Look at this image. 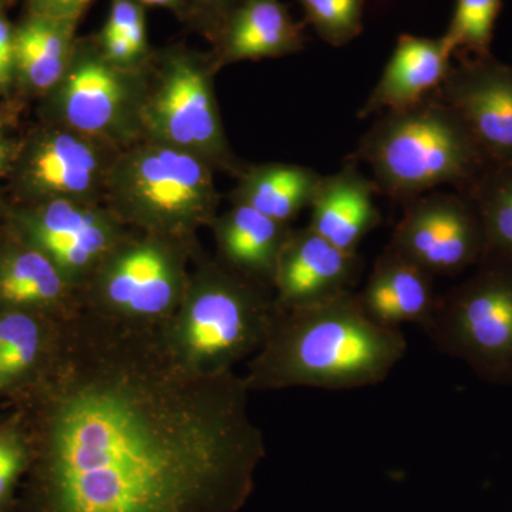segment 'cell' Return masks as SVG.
I'll return each mask as SVG.
<instances>
[{"instance_id":"ac0fdd59","label":"cell","mask_w":512,"mask_h":512,"mask_svg":"<svg viewBox=\"0 0 512 512\" xmlns=\"http://www.w3.org/2000/svg\"><path fill=\"white\" fill-rule=\"evenodd\" d=\"M359 299L370 318L387 328H423L439 302L434 275L387 245L376 259Z\"/></svg>"},{"instance_id":"5b68a950","label":"cell","mask_w":512,"mask_h":512,"mask_svg":"<svg viewBox=\"0 0 512 512\" xmlns=\"http://www.w3.org/2000/svg\"><path fill=\"white\" fill-rule=\"evenodd\" d=\"M214 173L194 154L143 140L117 157L104 204L127 228L200 247L198 231L220 207Z\"/></svg>"},{"instance_id":"30bf717a","label":"cell","mask_w":512,"mask_h":512,"mask_svg":"<svg viewBox=\"0 0 512 512\" xmlns=\"http://www.w3.org/2000/svg\"><path fill=\"white\" fill-rule=\"evenodd\" d=\"M12 217L16 237L42 251L80 293L131 232L101 202L37 201Z\"/></svg>"},{"instance_id":"2e32d148","label":"cell","mask_w":512,"mask_h":512,"mask_svg":"<svg viewBox=\"0 0 512 512\" xmlns=\"http://www.w3.org/2000/svg\"><path fill=\"white\" fill-rule=\"evenodd\" d=\"M376 192L375 181L360 171L359 160L349 158L338 173L323 175L309 207L308 227L336 248L357 252L360 242L382 222Z\"/></svg>"},{"instance_id":"603a6c76","label":"cell","mask_w":512,"mask_h":512,"mask_svg":"<svg viewBox=\"0 0 512 512\" xmlns=\"http://www.w3.org/2000/svg\"><path fill=\"white\" fill-rule=\"evenodd\" d=\"M62 315L0 309V390L29 382L45 362Z\"/></svg>"},{"instance_id":"3957f363","label":"cell","mask_w":512,"mask_h":512,"mask_svg":"<svg viewBox=\"0 0 512 512\" xmlns=\"http://www.w3.org/2000/svg\"><path fill=\"white\" fill-rule=\"evenodd\" d=\"M377 191L407 202L451 185L461 192L488 164L483 151L439 93L407 109L380 114L357 147Z\"/></svg>"},{"instance_id":"9c48e42d","label":"cell","mask_w":512,"mask_h":512,"mask_svg":"<svg viewBox=\"0 0 512 512\" xmlns=\"http://www.w3.org/2000/svg\"><path fill=\"white\" fill-rule=\"evenodd\" d=\"M150 64L121 67L101 52L96 36L77 37L69 67L50 97L59 126L126 150L143 141Z\"/></svg>"},{"instance_id":"1f68e13d","label":"cell","mask_w":512,"mask_h":512,"mask_svg":"<svg viewBox=\"0 0 512 512\" xmlns=\"http://www.w3.org/2000/svg\"><path fill=\"white\" fill-rule=\"evenodd\" d=\"M143 6H161V8L170 9L180 18H187L191 13V6L188 0H137Z\"/></svg>"},{"instance_id":"9a60e30c","label":"cell","mask_w":512,"mask_h":512,"mask_svg":"<svg viewBox=\"0 0 512 512\" xmlns=\"http://www.w3.org/2000/svg\"><path fill=\"white\" fill-rule=\"evenodd\" d=\"M453 55L444 40L402 35L375 89L357 117L367 119L416 106L439 92L451 72Z\"/></svg>"},{"instance_id":"5bb4252c","label":"cell","mask_w":512,"mask_h":512,"mask_svg":"<svg viewBox=\"0 0 512 512\" xmlns=\"http://www.w3.org/2000/svg\"><path fill=\"white\" fill-rule=\"evenodd\" d=\"M362 268L357 252L336 248L309 227L292 229L276 264L275 306L298 308L353 291Z\"/></svg>"},{"instance_id":"7a4b0ae2","label":"cell","mask_w":512,"mask_h":512,"mask_svg":"<svg viewBox=\"0 0 512 512\" xmlns=\"http://www.w3.org/2000/svg\"><path fill=\"white\" fill-rule=\"evenodd\" d=\"M399 329L370 318L359 293L278 309L262 348L244 375L252 392L312 387L352 390L387 379L406 355Z\"/></svg>"},{"instance_id":"836d02e7","label":"cell","mask_w":512,"mask_h":512,"mask_svg":"<svg viewBox=\"0 0 512 512\" xmlns=\"http://www.w3.org/2000/svg\"><path fill=\"white\" fill-rule=\"evenodd\" d=\"M3 2H5V0H0V3H3Z\"/></svg>"},{"instance_id":"d4e9b609","label":"cell","mask_w":512,"mask_h":512,"mask_svg":"<svg viewBox=\"0 0 512 512\" xmlns=\"http://www.w3.org/2000/svg\"><path fill=\"white\" fill-rule=\"evenodd\" d=\"M503 0H456L447 32L441 36L453 57L491 55L495 22Z\"/></svg>"},{"instance_id":"44dd1931","label":"cell","mask_w":512,"mask_h":512,"mask_svg":"<svg viewBox=\"0 0 512 512\" xmlns=\"http://www.w3.org/2000/svg\"><path fill=\"white\" fill-rule=\"evenodd\" d=\"M323 175L298 164L265 163L244 168L232 190V204H244L272 220L291 225L311 207Z\"/></svg>"},{"instance_id":"6da1fadb","label":"cell","mask_w":512,"mask_h":512,"mask_svg":"<svg viewBox=\"0 0 512 512\" xmlns=\"http://www.w3.org/2000/svg\"><path fill=\"white\" fill-rule=\"evenodd\" d=\"M22 430L32 512H239L265 440L244 376L177 362L160 329L64 313Z\"/></svg>"},{"instance_id":"83f0119b","label":"cell","mask_w":512,"mask_h":512,"mask_svg":"<svg viewBox=\"0 0 512 512\" xmlns=\"http://www.w3.org/2000/svg\"><path fill=\"white\" fill-rule=\"evenodd\" d=\"M28 464V443L20 427L0 429V505L9 500Z\"/></svg>"},{"instance_id":"277c9868","label":"cell","mask_w":512,"mask_h":512,"mask_svg":"<svg viewBox=\"0 0 512 512\" xmlns=\"http://www.w3.org/2000/svg\"><path fill=\"white\" fill-rule=\"evenodd\" d=\"M274 315L272 289L201 254L183 301L160 333L180 365L218 375L235 370L262 348Z\"/></svg>"},{"instance_id":"d6986e66","label":"cell","mask_w":512,"mask_h":512,"mask_svg":"<svg viewBox=\"0 0 512 512\" xmlns=\"http://www.w3.org/2000/svg\"><path fill=\"white\" fill-rule=\"evenodd\" d=\"M217 259L238 274L274 291L279 255L291 225L266 217L244 204H232L211 225Z\"/></svg>"},{"instance_id":"f546056e","label":"cell","mask_w":512,"mask_h":512,"mask_svg":"<svg viewBox=\"0 0 512 512\" xmlns=\"http://www.w3.org/2000/svg\"><path fill=\"white\" fill-rule=\"evenodd\" d=\"M90 3L92 0H29V9L33 15L79 25Z\"/></svg>"},{"instance_id":"8992f818","label":"cell","mask_w":512,"mask_h":512,"mask_svg":"<svg viewBox=\"0 0 512 512\" xmlns=\"http://www.w3.org/2000/svg\"><path fill=\"white\" fill-rule=\"evenodd\" d=\"M220 67L214 53L185 46L153 53L141 116L143 140L187 151L215 171L238 177L245 167L229 146L215 93Z\"/></svg>"},{"instance_id":"484cf974","label":"cell","mask_w":512,"mask_h":512,"mask_svg":"<svg viewBox=\"0 0 512 512\" xmlns=\"http://www.w3.org/2000/svg\"><path fill=\"white\" fill-rule=\"evenodd\" d=\"M306 20L330 46H345L363 30L365 0H299Z\"/></svg>"},{"instance_id":"4dcf8cb0","label":"cell","mask_w":512,"mask_h":512,"mask_svg":"<svg viewBox=\"0 0 512 512\" xmlns=\"http://www.w3.org/2000/svg\"><path fill=\"white\" fill-rule=\"evenodd\" d=\"M15 80V29L0 15V93L8 94Z\"/></svg>"},{"instance_id":"e0dca14e","label":"cell","mask_w":512,"mask_h":512,"mask_svg":"<svg viewBox=\"0 0 512 512\" xmlns=\"http://www.w3.org/2000/svg\"><path fill=\"white\" fill-rule=\"evenodd\" d=\"M303 25L292 19L279 0H241L214 37L220 66L244 60L271 59L301 52Z\"/></svg>"},{"instance_id":"ffe728a7","label":"cell","mask_w":512,"mask_h":512,"mask_svg":"<svg viewBox=\"0 0 512 512\" xmlns=\"http://www.w3.org/2000/svg\"><path fill=\"white\" fill-rule=\"evenodd\" d=\"M0 306L64 315L82 306V293L42 251L18 238L0 256Z\"/></svg>"},{"instance_id":"52a82bcc","label":"cell","mask_w":512,"mask_h":512,"mask_svg":"<svg viewBox=\"0 0 512 512\" xmlns=\"http://www.w3.org/2000/svg\"><path fill=\"white\" fill-rule=\"evenodd\" d=\"M200 247L131 229L94 272L82 306L103 318L161 329L181 301Z\"/></svg>"},{"instance_id":"f1b7e54d","label":"cell","mask_w":512,"mask_h":512,"mask_svg":"<svg viewBox=\"0 0 512 512\" xmlns=\"http://www.w3.org/2000/svg\"><path fill=\"white\" fill-rule=\"evenodd\" d=\"M241 0H188L191 12L201 23L202 28L214 40L222 23L227 19L229 12L238 5Z\"/></svg>"},{"instance_id":"4316f807","label":"cell","mask_w":512,"mask_h":512,"mask_svg":"<svg viewBox=\"0 0 512 512\" xmlns=\"http://www.w3.org/2000/svg\"><path fill=\"white\" fill-rule=\"evenodd\" d=\"M101 30L126 37L143 62H150L153 57L147 37L146 12L137 0H111L109 16Z\"/></svg>"},{"instance_id":"7402d4cb","label":"cell","mask_w":512,"mask_h":512,"mask_svg":"<svg viewBox=\"0 0 512 512\" xmlns=\"http://www.w3.org/2000/svg\"><path fill=\"white\" fill-rule=\"evenodd\" d=\"M77 28L76 23L29 13L15 28L16 79L32 92H52L72 60Z\"/></svg>"},{"instance_id":"8fae6325","label":"cell","mask_w":512,"mask_h":512,"mask_svg":"<svg viewBox=\"0 0 512 512\" xmlns=\"http://www.w3.org/2000/svg\"><path fill=\"white\" fill-rule=\"evenodd\" d=\"M389 245L434 276L461 274L487 251L480 215L458 191H431L404 204Z\"/></svg>"},{"instance_id":"7c38bea8","label":"cell","mask_w":512,"mask_h":512,"mask_svg":"<svg viewBox=\"0 0 512 512\" xmlns=\"http://www.w3.org/2000/svg\"><path fill=\"white\" fill-rule=\"evenodd\" d=\"M123 150L55 124L33 140L20 165V183L37 201L104 204L111 168Z\"/></svg>"},{"instance_id":"d6a6232c","label":"cell","mask_w":512,"mask_h":512,"mask_svg":"<svg viewBox=\"0 0 512 512\" xmlns=\"http://www.w3.org/2000/svg\"><path fill=\"white\" fill-rule=\"evenodd\" d=\"M10 160H12V147H10L6 138L3 137V134L0 133V173L6 170V167L10 164Z\"/></svg>"},{"instance_id":"cb8c5ba5","label":"cell","mask_w":512,"mask_h":512,"mask_svg":"<svg viewBox=\"0 0 512 512\" xmlns=\"http://www.w3.org/2000/svg\"><path fill=\"white\" fill-rule=\"evenodd\" d=\"M461 192L480 215L487 251L512 256V158L488 163Z\"/></svg>"},{"instance_id":"ba28073f","label":"cell","mask_w":512,"mask_h":512,"mask_svg":"<svg viewBox=\"0 0 512 512\" xmlns=\"http://www.w3.org/2000/svg\"><path fill=\"white\" fill-rule=\"evenodd\" d=\"M423 330L488 382L512 383V256L485 252L470 278L439 296Z\"/></svg>"},{"instance_id":"4fadbf2b","label":"cell","mask_w":512,"mask_h":512,"mask_svg":"<svg viewBox=\"0 0 512 512\" xmlns=\"http://www.w3.org/2000/svg\"><path fill=\"white\" fill-rule=\"evenodd\" d=\"M488 163L512 158V66L493 55L461 57L439 90Z\"/></svg>"}]
</instances>
